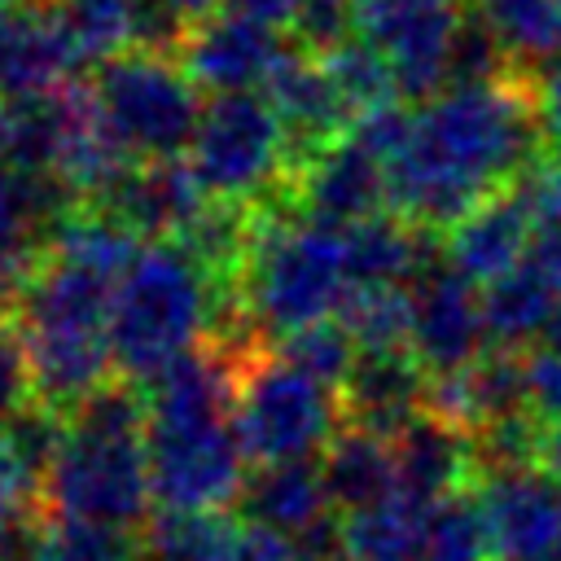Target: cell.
Segmentation results:
<instances>
[{
	"mask_svg": "<svg viewBox=\"0 0 561 561\" xmlns=\"http://www.w3.org/2000/svg\"><path fill=\"white\" fill-rule=\"evenodd\" d=\"M434 232L408 224L394 210H381L373 219H359L351 228H342V245H346V272L351 285H408L421 272H430L438 263L434 254Z\"/></svg>",
	"mask_w": 561,
	"mask_h": 561,
	"instance_id": "24",
	"label": "cell"
},
{
	"mask_svg": "<svg viewBox=\"0 0 561 561\" xmlns=\"http://www.w3.org/2000/svg\"><path fill=\"white\" fill-rule=\"evenodd\" d=\"M535 219L517 202L513 188L486 197L473 215H465L447 237H443V259L465 272L473 285H491L504 272H513L526 250L535 245Z\"/></svg>",
	"mask_w": 561,
	"mask_h": 561,
	"instance_id": "21",
	"label": "cell"
},
{
	"mask_svg": "<svg viewBox=\"0 0 561 561\" xmlns=\"http://www.w3.org/2000/svg\"><path fill=\"white\" fill-rule=\"evenodd\" d=\"M469 13L500 39L517 70H535L561 53L557 0H469Z\"/></svg>",
	"mask_w": 561,
	"mask_h": 561,
	"instance_id": "28",
	"label": "cell"
},
{
	"mask_svg": "<svg viewBox=\"0 0 561 561\" xmlns=\"http://www.w3.org/2000/svg\"><path fill=\"white\" fill-rule=\"evenodd\" d=\"M206 206H210V197L197 184L193 167L180 158H167V162H131L118 175V184L88 210H105L136 237L175 241L197 224V215Z\"/></svg>",
	"mask_w": 561,
	"mask_h": 561,
	"instance_id": "16",
	"label": "cell"
},
{
	"mask_svg": "<svg viewBox=\"0 0 561 561\" xmlns=\"http://www.w3.org/2000/svg\"><path fill=\"white\" fill-rule=\"evenodd\" d=\"M329 66V79L337 88V96L346 101L351 118H364L373 110H386V105H399V79H394V66L368 44V39H346L342 48H333L324 57Z\"/></svg>",
	"mask_w": 561,
	"mask_h": 561,
	"instance_id": "32",
	"label": "cell"
},
{
	"mask_svg": "<svg viewBox=\"0 0 561 561\" xmlns=\"http://www.w3.org/2000/svg\"><path fill=\"white\" fill-rule=\"evenodd\" d=\"M35 403V377H31V355L18 333V320L0 316V430Z\"/></svg>",
	"mask_w": 561,
	"mask_h": 561,
	"instance_id": "36",
	"label": "cell"
},
{
	"mask_svg": "<svg viewBox=\"0 0 561 561\" xmlns=\"http://www.w3.org/2000/svg\"><path fill=\"white\" fill-rule=\"evenodd\" d=\"M237 508L245 526H263L276 535H302L324 513H337L329 504V486L320 473V460H280V465H254L245 473V486L237 495Z\"/></svg>",
	"mask_w": 561,
	"mask_h": 561,
	"instance_id": "23",
	"label": "cell"
},
{
	"mask_svg": "<svg viewBox=\"0 0 561 561\" xmlns=\"http://www.w3.org/2000/svg\"><path fill=\"white\" fill-rule=\"evenodd\" d=\"M320 473H324V486H329V504L342 517L364 513V508H373V504H381L399 491L394 443L377 438L368 430H355V425H346L329 443V451L320 456Z\"/></svg>",
	"mask_w": 561,
	"mask_h": 561,
	"instance_id": "25",
	"label": "cell"
},
{
	"mask_svg": "<svg viewBox=\"0 0 561 561\" xmlns=\"http://www.w3.org/2000/svg\"><path fill=\"white\" fill-rule=\"evenodd\" d=\"M425 561H495V539L478 491H456L430 508Z\"/></svg>",
	"mask_w": 561,
	"mask_h": 561,
	"instance_id": "31",
	"label": "cell"
},
{
	"mask_svg": "<svg viewBox=\"0 0 561 561\" xmlns=\"http://www.w3.org/2000/svg\"><path fill=\"white\" fill-rule=\"evenodd\" d=\"M241 526L224 508H153L136 530V561H232Z\"/></svg>",
	"mask_w": 561,
	"mask_h": 561,
	"instance_id": "26",
	"label": "cell"
},
{
	"mask_svg": "<svg viewBox=\"0 0 561 561\" xmlns=\"http://www.w3.org/2000/svg\"><path fill=\"white\" fill-rule=\"evenodd\" d=\"M557 307H561V250L548 237H535V245L513 272L482 285L486 337L500 351H530V342L539 346Z\"/></svg>",
	"mask_w": 561,
	"mask_h": 561,
	"instance_id": "18",
	"label": "cell"
},
{
	"mask_svg": "<svg viewBox=\"0 0 561 561\" xmlns=\"http://www.w3.org/2000/svg\"><path fill=\"white\" fill-rule=\"evenodd\" d=\"M394 465H399V491H408L425 504H438L478 482L473 438L430 412H421L394 438Z\"/></svg>",
	"mask_w": 561,
	"mask_h": 561,
	"instance_id": "22",
	"label": "cell"
},
{
	"mask_svg": "<svg viewBox=\"0 0 561 561\" xmlns=\"http://www.w3.org/2000/svg\"><path fill=\"white\" fill-rule=\"evenodd\" d=\"M412 285V355L425 364V373L443 377L473 364L491 346L482 285L456 272L447 259H438Z\"/></svg>",
	"mask_w": 561,
	"mask_h": 561,
	"instance_id": "10",
	"label": "cell"
},
{
	"mask_svg": "<svg viewBox=\"0 0 561 561\" xmlns=\"http://www.w3.org/2000/svg\"><path fill=\"white\" fill-rule=\"evenodd\" d=\"M167 4H171L188 26H197V22H206L210 13H219V4H224V0H167Z\"/></svg>",
	"mask_w": 561,
	"mask_h": 561,
	"instance_id": "43",
	"label": "cell"
},
{
	"mask_svg": "<svg viewBox=\"0 0 561 561\" xmlns=\"http://www.w3.org/2000/svg\"><path fill=\"white\" fill-rule=\"evenodd\" d=\"M473 491L491 522L495 561H543L561 543V482L539 465L482 473Z\"/></svg>",
	"mask_w": 561,
	"mask_h": 561,
	"instance_id": "15",
	"label": "cell"
},
{
	"mask_svg": "<svg viewBox=\"0 0 561 561\" xmlns=\"http://www.w3.org/2000/svg\"><path fill=\"white\" fill-rule=\"evenodd\" d=\"M543 561H561V543H557V548H552V552H548Z\"/></svg>",
	"mask_w": 561,
	"mask_h": 561,
	"instance_id": "48",
	"label": "cell"
},
{
	"mask_svg": "<svg viewBox=\"0 0 561 561\" xmlns=\"http://www.w3.org/2000/svg\"><path fill=\"white\" fill-rule=\"evenodd\" d=\"M114 289L118 280L48 254L39 276L13 302V320L31 355L35 399L61 416L110 386V373H118L110 342Z\"/></svg>",
	"mask_w": 561,
	"mask_h": 561,
	"instance_id": "3",
	"label": "cell"
},
{
	"mask_svg": "<svg viewBox=\"0 0 561 561\" xmlns=\"http://www.w3.org/2000/svg\"><path fill=\"white\" fill-rule=\"evenodd\" d=\"M543 346H561V307H557V316H552V324L543 333Z\"/></svg>",
	"mask_w": 561,
	"mask_h": 561,
	"instance_id": "45",
	"label": "cell"
},
{
	"mask_svg": "<svg viewBox=\"0 0 561 561\" xmlns=\"http://www.w3.org/2000/svg\"><path fill=\"white\" fill-rule=\"evenodd\" d=\"M285 48L289 44L276 39V26H263L232 9H219L188 31V39L180 48V66L210 96L254 92L267 83V75L276 70Z\"/></svg>",
	"mask_w": 561,
	"mask_h": 561,
	"instance_id": "13",
	"label": "cell"
},
{
	"mask_svg": "<svg viewBox=\"0 0 561 561\" xmlns=\"http://www.w3.org/2000/svg\"><path fill=\"white\" fill-rule=\"evenodd\" d=\"M526 408L552 425L561 421V346H530L526 351Z\"/></svg>",
	"mask_w": 561,
	"mask_h": 561,
	"instance_id": "37",
	"label": "cell"
},
{
	"mask_svg": "<svg viewBox=\"0 0 561 561\" xmlns=\"http://www.w3.org/2000/svg\"><path fill=\"white\" fill-rule=\"evenodd\" d=\"M289 31H294L298 48L329 57L333 48H342L346 39L359 35V9H355V0H302Z\"/></svg>",
	"mask_w": 561,
	"mask_h": 561,
	"instance_id": "35",
	"label": "cell"
},
{
	"mask_svg": "<svg viewBox=\"0 0 561 561\" xmlns=\"http://www.w3.org/2000/svg\"><path fill=\"white\" fill-rule=\"evenodd\" d=\"M342 561H351V557H342Z\"/></svg>",
	"mask_w": 561,
	"mask_h": 561,
	"instance_id": "50",
	"label": "cell"
},
{
	"mask_svg": "<svg viewBox=\"0 0 561 561\" xmlns=\"http://www.w3.org/2000/svg\"><path fill=\"white\" fill-rule=\"evenodd\" d=\"M539 469L561 482V421L543 425V438H539Z\"/></svg>",
	"mask_w": 561,
	"mask_h": 561,
	"instance_id": "42",
	"label": "cell"
},
{
	"mask_svg": "<svg viewBox=\"0 0 561 561\" xmlns=\"http://www.w3.org/2000/svg\"><path fill=\"white\" fill-rule=\"evenodd\" d=\"M188 167L210 202L263 206L289 188V145L263 92L210 96L188 145Z\"/></svg>",
	"mask_w": 561,
	"mask_h": 561,
	"instance_id": "7",
	"label": "cell"
},
{
	"mask_svg": "<svg viewBox=\"0 0 561 561\" xmlns=\"http://www.w3.org/2000/svg\"><path fill=\"white\" fill-rule=\"evenodd\" d=\"M337 320L359 351H412V294L403 285L351 289Z\"/></svg>",
	"mask_w": 561,
	"mask_h": 561,
	"instance_id": "29",
	"label": "cell"
},
{
	"mask_svg": "<svg viewBox=\"0 0 561 561\" xmlns=\"http://www.w3.org/2000/svg\"><path fill=\"white\" fill-rule=\"evenodd\" d=\"M26 508H44V491L39 482L0 447V522L4 517H18Z\"/></svg>",
	"mask_w": 561,
	"mask_h": 561,
	"instance_id": "38",
	"label": "cell"
},
{
	"mask_svg": "<svg viewBox=\"0 0 561 561\" xmlns=\"http://www.w3.org/2000/svg\"><path fill=\"white\" fill-rule=\"evenodd\" d=\"M149 403L131 381H110L66 416L61 451L44 478V513L131 530L149 517Z\"/></svg>",
	"mask_w": 561,
	"mask_h": 561,
	"instance_id": "2",
	"label": "cell"
},
{
	"mask_svg": "<svg viewBox=\"0 0 561 561\" xmlns=\"http://www.w3.org/2000/svg\"><path fill=\"white\" fill-rule=\"evenodd\" d=\"M276 355L289 359L294 368H302L307 377H316V381L342 390V381L351 377V368H355V359H359V346H355V337L346 333V324H342L337 316H329V320H316V324H307V329L280 337V342H276Z\"/></svg>",
	"mask_w": 561,
	"mask_h": 561,
	"instance_id": "33",
	"label": "cell"
},
{
	"mask_svg": "<svg viewBox=\"0 0 561 561\" xmlns=\"http://www.w3.org/2000/svg\"><path fill=\"white\" fill-rule=\"evenodd\" d=\"M263 96H267V105L285 131V145H289V175L302 171L329 145H337L355 123L346 101L337 96V88L329 79L324 57H316L298 44H289L280 53L276 70L263 83Z\"/></svg>",
	"mask_w": 561,
	"mask_h": 561,
	"instance_id": "12",
	"label": "cell"
},
{
	"mask_svg": "<svg viewBox=\"0 0 561 561\" xmlns=\"http://www.w3.org/2000/svg\"><path fill=\"white\" fill-rule=\"evenodd\" d=\"M535 79L513 70L491 83H451L412 110L408 140L386 162L390 210L447 237L486 197L504 193L539 158Z\"/></svg>",
	"mask_w": 561,
	"mask_h": 561,
	"instance_id": "1",
	"label": "cell"
},
{
	"mask_svg": "<svg viewBox=\"0 0 561 561\" xmlns=\"http://www.w3.org/2000/svg\"><path fill=\"white\" fill-rule=\"evenodd\" d=\"M425 390L430 373L412 351H359L337 394L346 425L394 443L425 412Z\"/></svg>",
	"mask_w": 561,
	"mask_h": 561,
	"instance_id": "19",
	"label": "cell"
},
{
	"mask_svg": "<svg viewBox=\"0 0 561 561\" xmlns=\"http://www.w3.org/2000/svg\"><path fill=\"white\" fill-rule=\"evenodd\" d=\"M557 22H561V0H557Z\"/></svg>",
	"mask_w": 561,
	"mask_h": 561,
	"instance_id": "49",
	"label": "cell"
},
{
	"mask_svg": "<svg viewBox=\"0 0 561 561\" xmlns=\"http://www.w3.org/2000/svg\"><path fill=\"white\" fill-rule=\"evenodd\" d=\"M79 210L75 193L53 175L0 167V302L13 307L48 263L53 232Z\"/></svg>",
	"mask_w": 561,
	"mask_h": 561,
	"instance_id": "11",
	"label": "cell"
},
{
	"mask_svg": "<svg viewBox=\"0 0 561 561\" xmlns=\"http://www.w3.org/2000/svg\"><path fill=\"white\" fill-rule=\"evenodd\" d=\"M136 4L140 0H53V13L88 66V61H110L131 48Z\"/></svg>",
	"mask_w": 561,
	"mask_h": 561,
	"instance_id": "30",
	"label": "cell"
},
{
	"mask_svg": "<svg viewBox=\"0 0 561 561\" xmlns=\"http://www.w3.org/2000/svg\"><path fill=\"white\" fill-rule=\"evenodd\" d=\"M425 500L394 491L390 500L342 517L346 522V557L351 561H425V526H430Z\"/></svg>",
	"mask_w": 561,
	"mask_h": 561,
	"instance_id": "27",
	"label": "cell"
},
{
	"mask_svg": "<svg viewBox=\"0 0 561 561\" xmlns=\"http://www.w3.org/2000/svg\"><path fill=\"white\" fill-rule=\"evenodd\" d=\"M9 114H13V101L0 92V158H4V145H9Z\"/></svg>",
	"mask_w": 561,
	"mask_h": 561,
	"instance_id": "44",
	"label": "cell"
},
{
	"mask_svg": "<svg viewBox=\"0 0 561 561\" xmlns=\"http://www.w3.org/2000/svg\"><path fill=\"white\" fill-rule=\"evenodd\" d=\"M101 123L110 127L114 145L131 162H167L180 158L202 123V88L175 57L127 48L96 66L88 83Z\"/></svg>",
	"mask_w": 561,
	"mask_h": 561,
	"instance_id": "6",
	"label": "cell"
},
{
	"mask_svg": "<svg viewBox=\"0 0 561 561\" xmlns=\"http://www.w3.org/2000/svg\"><path fill=\"white\" fill-rule=\"evenodd\" d=\"M425 412L465 430L469 438L495 421L530 412L526 408V351L486 346L473 364L443 373V377H430Z\"/></svg>",
	"mask_w": 561,
	"mask_h": 561,
	"instance_id": "17",
	"label": "cell"
},
{
	"mask_svg": "<svg viewBox=\"0 0 561 561\" xmlns=\"http://www.w3.org/2000/svg\"><path fill=\"white\" fill-rule=\"evenodd\" d=\"M535 105H539L543 149H548V158L561 162V61H552V66L535 79Z\"/></svg>",
	"mask_w": 561,
	"mask_h": 561,
	"instance_id": "39",
	"label": "cell"
},
{
	"mask_svg": "<svg viewBox=\"0 0 561 561\" xmlns=\"http://www.w3.org/2000/svg\"><path fill=\"white\" fill-rule=\"evenodd\" d=\"M224 9L245 13V18L263 22V26H294L302 0H224Z\"/></svg>",
	"mask_w": 561,
	"mask_h": 561,
	"instance_id": "41",
	"label": "cell"
},
{
	"mask_svg": "<svg viewBox=\"0 0 561 561\" xmlns=\"http://www.w3.org/2000/svg\"><path fill=\"white\" fill-rule=\"evenodd\" d=\"M39 561H136V539L118 526L48 517Z\"/></svg>",
	"mask_w": 561,
	"mask_h": 561,
	"instance_id": "34",
	"label": "cell"
},
{
	"mask_svg": "<svg viewBox=\"0 0 561 561\" xmlns=\"http://www.w3.org/2000/svg\"><path fill=\"white\" fill-rule=\"evenodd\" d=\"M232 421L250 469L280 460H316L346 430L342 394L307 377L276 351H263L241 373Z\"/></svg>",
	"mask_w": 561,
	"mask_h": 561,
	"instance_id": "8",
	"label": "cell"
},
{
	"mask_svg": "<svg viewBox=\"0 0 561 561\" xmlns=\"http://www.w3.org/2000/svg\"><path fill=\"white\" fill-rule=\"evenodd\" d=\"M355 9L359 39L394 66L403 96L430 101L447 88V61L469 22V0H355Z\"/></svg>",
	"mask_w": 561,
	"mask_h": 561,
	"instance_id": "9",
	"label": "cell"
},
{
	"mask_svg": "<svg viewBox=\"0 0 561 561\" xmlns=\"http://www.w3.org/2000/svg\"><path fill=\"white\" fill-rule=\"evenodd\" d=\"M539 237H548V241L561 250V224H557V228H548V232H539Z\"/></svg>",
	"mask_w": 561,
	"mask_h": 561,
	"instance_id": "47",
	"label": "cell"
},
{
	"mask_svg": "<svg viewBox=\"0 0 561 561\" xmlns=\"http://www.w3.org/2000/svg\"><path fill=\"white\" fill-rule=\"evenodd\" d=\"M215 280L184 241H149L114 289V368L131 386H153L210 337Z\"/></svg>",
	"mask_w": 561,
	"mask_h": 561,
	"instance_id": "5",
	"label": "cell"
},
{
	"mask_svg": "<svg viewBox=\"0 0 561 561\" xmlns=\"http://www.w3.org/2000/svg\"><path fill=\"white\" fill-rule=\"evenodd\" d=\"M232 561H302V557H298L289 535H276V530H263V526H241Z\"/></svg>",
	"mask_w": 561,
	"mask_h": 561,
	"instance_id": "40",
	"label": "cell"
},
{
	"mask_svg": "<svg viewBox=\"0 0 561 561\" xmlns=\"http://www.w3.org/2000/svg\"><path fill=\"white\" fill-rule=\"evenodd\" d=\"M259 232L250 263L241 272V298L250 320L267 342H280L316 320L342 311L351 285L342 228L307 219L294 206V193L254 206Z\"/></svg>",
	"mask_w": 561,
	"mask_h": 561,
	"instance_id": "4",
	"label": "cell"
},
{
	"mask_svg": "<svg viewBox=\"0 0 561 561\" xmlns=\"http://www.w3.org/2000/svg\"><path fill=\"white\" fill-rule=\"evenodd\" d=\"M289 193L307 219H320L329 228H351L390 206L386 162L368 153L351 131L324 153H316L302 171H294Z\"/></svg>",
	"mask_w": 561,
	"mask_h": 561,
	"instance_id": "14",
	"label": "cell"
},
{
	"mask_svg": "<svg viewBox=\"0 0 561 561\" xmlns=\"http://www.w3.org/2000/svg\"><path fill=\"white\" fill-rule=\"evenodd\" d=\"M79 70H83V57L61 31L53 4H39V9L18 4L0 39V92L9 101L48 96V92L70 88Z\"/></svg>",
	"mask_w": 561,
	"mask_h": 561,
	"instance_id": "20",
	"label": "cell"
},
{
	"mask_svg": "<svg viewBox=\"0 0 561 561\" xmlns=\"http://www.w3.org/2000/svg\"><path fill=\"white\" fill-rule=\"evenodd\" d=\"M13 13H18V0H0V39H4V31H9Z\"/></svg>",
	"mask_w": 561,
	"mask_h": 561,
	"instance_id": "46",
	"label": "cell"
}]
</instances>
